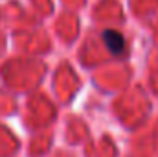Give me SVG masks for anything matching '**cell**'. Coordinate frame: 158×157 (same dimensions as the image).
<instances>
[{"label":"cell","mask_w":158,"mask_h":157,"mask_svg":"<svg viewBox=\"0 0 158 157\" xmlns=\"http://www.w3.org/2000/svg\"><path fill=\"white\" fill-rule=\"evenodd\" d=\"M103 41H105L107 48L110 50V54H114V56L123 54V50H125V39H123V35L119 32H114V30L103 32Z\"/></svg>","instance_id":"cell-1"}]
</instances>
